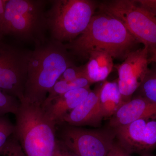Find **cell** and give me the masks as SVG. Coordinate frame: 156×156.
<instances>
[{
  "instance_id": "obj_13",
  "label": "cell",
  "mask_w": 156,
  "mask_h": 156,
  "mask_svg": "<svg viewBox=\"0 0 156 156\" xmlns=\"http://www.w3.org/2000/svg\"><path fill=\"white\" fill-rule=\"evenodd\" d=\"M91 91L90 87L72 90L59 95L42 107L49 119L56 126L61 124L64 117L76 107Z\"/></svg>"
},
{
  "instance_id": "obj_8",
  "label": "cell",
  "mask_w": 156,
  "mask_h": 156,
  "mask_svg": "<svg viewBox=\"0 0 156 156\" xmlns=\"http://www.w3.org/2000/svg\"><path fill=\"white\" fill-rule=\"evenodd\" d=\"M32 50L0 41V89L24 100L29 62Z\"/></svg>"
},
{
  "instance_id": "obj_14",
  "label": "cell",
  "mask_w": 156,
  "mask_h": 156,
  "mask_svg": "<svg viewBox=\"0 0 156 156\" xmlns=\"http://www.w3.org/2000/svg\"><path fill=\"white\" fill-rule=\"evenodd\" d=\"M112 57L103 51H93L89 54L85 65L86 76L91 84L105 81L114 67Z\"/></svg>"
},
{
  "instance_id": "obj_4",
  "label": "cell",
  "mask_w": 156,
  "mask_h": 156,
  "mask_svg": "<svg viewBox=\"0 0 156 156\" xmlns=\"http://www.w3.org/2000/svg\"><path fill=\"white\" fill-rule=\"evenodd\" d=\"M47 0H7L3 23L4 36L35 45L47 40Z\"/></svg>"
},
{
  "instance_id": "obj_24",
  "label": "cell",
  "mask_w": 156,
  "mask_h": 156,
  "mask_svg": "<svg viewBox=\"0 0 156 156\" xmlns=\"http://www.w3.org/2000/svg\"><path fill=\"white\" fill-rule=\"evenodd\" d=\"M107 156H131V155L124 150L118 144L115 140Z\"/></svg>"
},
{
  "instance_id": "obj_3",
  "label": "cell",
  "mask_w": 156,
  "mask_h": 156,
  "mask_svg": "<svg viewBox=\"0 0 156 156\" xmlns=\"http://www.w3.org/2000/svg\"><path fill=\"white\" fill-rule=\"evenodd\" d=\"M15 114L14 134L27 156H53L57 136L56 125L41 105L20 101Z\"/></svg>"
},
{
  "instance_id": "obj_11",
  "label": "cell",
  "mask_w": 156,
  "mask_h": 156,
  "mask_svg": "<svg viewBox=\"0 0 156 156\" xmlns=\"http://www.w3.org/2000/svg\"><path fill=\"white\" fill-rule=\"evenodd\" d=\"M101 86V84L91 90L87 97L64 117L61 123L76 127H100L104 119L99 102Z\"/></svg>"
},
{
  "instance_id": "obj_10",
  "label": "cell",
  "mask_w": 156,
  "mask_h": 156,
  "mask_svg": "<svg viewBox=\"0 0 156 156\" xmlns=\"http://www.w3.org/2000/svg\"><path fill=\"white\" fill-rule=\"evenodd\" d=\"M149 54L147 48L131 52L121 64L114 65L118 73L117 83L124 103L132 98L148 71Z\"/></svg>"
},
{
  "instance_id": "obj_7",
  "label": "cell",
  "mask_w": 156,
  "mask_h": 156,
  "mask_svg": "<svg viewBox=\"0 0 156 156\" xmlns=\"http://www.w3.org/2000/svg\"><path fill=\"white\" fill-rule=\"evenodd\" d=\"M57 139L79 156H107L115 141L113 128L87 129L62 123L56 126Z\"/></svg>"
},
{
  "instance_id": "obj_12",
  "label": "cell",
  "mask_w": 156,
  "mask_h": 156,
  "mask_svg": "<svg viewBox=\"0 0 156 156\" xmlns=\"http://www.w3.org/2000/svg\"><path fill=\"white\" fill-rule=\"evenodd\" d=\"M156 115V104L138 95L123 104L110 118L108 127L115 128Z\"/></svg>"
},
{
  "instance_id": "obj_19",
  "label": "cell",
  "mask_w": 156,
  "mask_h": 156,
  "mask_svg": "<svg viewBox=\"0 0 156 156\" xmlns=\"http://www.w3.org/2000/svg\"><path fill=\"white\" fill-rule=\"evenodd\" d=\"M0 156H27L17 140L13 134L5 145L0 150Z\"/></svg>"
},
{
  "instance_id": "obj_5",
  "label": "cell",
  "mask_w": 156,
  "mask_h": 156,
  "mask_svg": "<svg viewBox=\"0 0 156 156\" xmlns=\"http://www.w3.org/2000/svg\"><path fill=\"white\" fill-rule=\"evenodd\" d=\"M46 12L50 38L72 41L85 30L98 6L92 0H52Z\"/></svg>"
},
{
  "instance_id": "obj_9",
  "label": "cell",
  "mask_w": 156,
  "mask_h": 156,
  "mask_svg": "<svg viewBox=\"0 0 156 156\" xmlns=\"http://www.w3.org/2000/svg\"><path fill=\"white\" fill-rule=\"evenodd\" d=\"M115 140L130 154H151L156 148V115L113 128Z\"/></svg>"
},
{
  "instance_id": "obj_15",
  "label": "cell",
  "mask_w": 156,
  "mask_h": 156,
  "mask_svg": "<svg viewBox=\"0 0 156 156\" xmlns=\"http://www.w3.org/2000/svg\"><path fill=\"white\" fill-rule=\"evenodd\" d=\"M99 97L104 119L110 118L125 104L117 80L104 81L101 86Z\"/></svg>"
},
{
  "instance_id": "obj_22",
  "label": "cell",
  "mask_w": 156,
  "mask_h": 156,
  "mask_svg": "<svg viewBox=\"0 0 156 156\" xmlns=\"http://www.w3.org/2000/svg\"><path fill=\"white\" fill-rule=\"evenodd\" d=\"M53 156H79L70 148L57 139Z\"/></svg>"
},
{
  "instance_id": "obj_6",
  "label": "cell",
  "mask_w": 156,
  "mask_h": 156,
  "mask_svg": "<svg viewBox=\"0 0 156 156\" xmlns=\"http://www.w3.org/2000/svg\"><path fill=\"white\" fill-rule=\"evenodd\" d=\"M100 12L119 20L131 34L147 48L149 54L156 50V16L139 5L135 0L104 1Z\"/></svg>"
},
{
  "instance_id": "obj_20",
  "label": "cell",
  "mask_w": 156,
  "mask_h": 156,
  "mask_svg": "<svg viewBox=\"0 0 156 156\" xmlns=\"http://www.w3.org/2000/svg\"><path fill=\"white\" fill-rule=\"evenodd\" d=\"M14 131V125L3 116H0V150L5 145Z\"/></svg>"
},
{
  "instance_id": "obj_2",
  "label": "cell",
  "mask_w": 156,
  "mask_h": 156,
  "mask_svg": "<svg viewBox=\"0 0 156 156\" xmlns=\"http://www.w3.org/2000/svg\"><path fill=\"white\" fill-rule=\"evenodd\" d=\"M34 46L29 62L24 100L42 105L66 69L75 64L64 43L47 39Z\"/></svg>"
},
{
  "instance_id": "obj_17",
  "label": "cell",
  "mask_w": 156,
  "mask_h": 156,
  "mask_svg": "<svg viewBox=\"0 0 156 156\" xmlns=\"http://www.w3.org/2000/svg\"><path fill=\"white\" fill-rule=\"evenodd\" d=\"M136 92V95L156 104V69H149Z\"/></svg>"
},
{
  "instance_id": "obj_25",
  "label": "cell",
  "mask_w": 156,
  "mask_h": 156,
  "mask_svg": "<svg viewBox=\"0 0 156 156\" xmlns=\"http://www.w3.org/2000/svg\"><path fill=\"white\" fill-rule=\"evenodd\" d=\"M7 1V0H0V41L3 40L5 37L3 34V23L5 7Z\"/></svg>"
},
{
  "instance_id": "obj_21",
  "label": "cell",
  "mask_w": 156,
  "mask_h": 156,
  "mask_svg": "<svg viewBox=\"0 0 156 156\" xmlns=\"http://www.w3.org/2000/svg\"><path fill=\"white\" fill-rule=\"evenodd\" d=\"M81 78H87L85 72V65L77 66L75 65L67 68L58 80L73 81Z\"/></svg>"
},
{
  "instance_id": "obj_16",
  "label": "cell",
  "mask_w": 156,
  "mask_h": 156,
  "mask_svg": "<svg viewBox=\"0 0 156 156\" xmlns=\"http://www.w3.org/2000/svg\"><path fill=\"white\" fill-rule=\"evenodd\" d=\"M91 85L87 78H80L73 81L58 80L49 91L48 95L42 106H46L54 98L66 92L75 89L90 87Z\"/></svg>"
},
{
  "instance_id": "obj_1",
  "label": "cell",
  "mask_w": 156,
  "mask_h": 156,
  "mask_svg": "<svg viewBox=\"0 0 156 156\" xmlns=\"http://www.w3.org/2000/svg\"><path fill=\"white\" fill-rule=\"evenodd\" d=\"M94 15L87 28L72 41L65 44L73 57L88 59L93 51L107 52L113 58L124 60L139 44L119 20L100 12Z\"/></svg>"
},
{
  "instance_id": "obj_27",
  "label": "cell",
  "mask_w": 156,
  "mask_h": 156,
  "mask_svg": "<svg viewBox=\"0 0 156 156\" xmlns=\"http://www.w3.org/2000/svg\"><path fill=\"white\" fill-rule=\"evenodd\" d=\"M147 156H156V155H153L150 154V155H149Z\"/></svg>"
},
{
  "instance_id": "obj_18",
  "label": "cell",
  "mask_w": 156,
  "mask_h": 156,
  "mask_svg": "<svg viewBox=\"0 0 156 156\" xmlns=\"http://www.w3.org/2000/svg\"><path fill=\"white\" fill-rule=\"evenodd\" d=\"M19 100L0 89V116L6 114L15 115L19 109Z\"/></svg>"
},
{
  "instance_id": "obj_26",
  "label": "cell",
  "mask_w": 156,
  "mask_h": 156,
  "mask_svg": "<svg viewBox=\"0 0 156 156\" xmlns=\"http://www.w3.org/2000/svg\"><path fill=\"white\" fill-rule=\"evenodd\" d=\"M149 62H153L156 63V50L153 53H151L149 58Z\"/></svg>"
},
{
  "instance_id": "obj_23",
  "label": "cell",
  "mask_w": 156,
  "mask_h": 156,
  "mask_svg": "<svg viewBox=\"0 0 156 156\" xmlns=\"http://www.w3.org/2000/svg\"><path fill=\"white\" fill-rule=\"evenodd\" d=\"M135 2L143 8L156 16V0H137Z\"/></svg>"
}]
</instances>
